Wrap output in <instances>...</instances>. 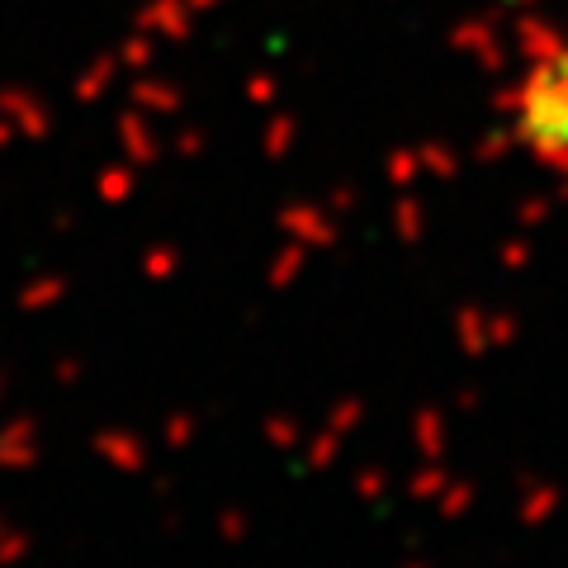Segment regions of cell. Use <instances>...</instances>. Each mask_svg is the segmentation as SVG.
Masks as SVG:
<instances>
[{
    "label": "cell",
    "instance_id": "1",
    "mask_svg": "<svg viewBox=\"0 0 568 568\" xmlns=\"http://www.w3.org/2000/svg\"><path fill=\"white\" fill-rule=\"evenodd\" d=\"M521 133L540 156L568 162V33L549 39L521 77Z\"/></svg>",
    "mask_w": 568,
    "mask_h": 568
}]
</instances>
